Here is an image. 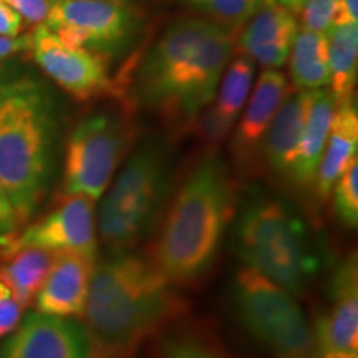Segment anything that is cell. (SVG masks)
<instances>
[{"mask_svg": "<svg viewBox=\"0 0 358 358\" xmlns=\"http://www.w3.org/2000/svg\"><path fill=\"white\" fill-rule=\"evenodd\" d=\"M289 90V78L280 70H264L259 75L231 141L232 158L241 173H249L261 159L264 138Z\"/></svg>", "mask_w": 358, "mask_h": 358, "instance_id": "obj_15", "label": "cell"}, {"mask_svg": "<svg viewBox=\"0 0 358 358\" xmlns=\"http://www.w3.org/2000/svg\"><path fill=\"white\" fill-rule=\"evenodd\" d=\"M290 80L294 90L329 88V35L299 30L289 55Z\"/></svg>", "mask_w": 358, "mask_h": 358, "instance_id": "obj_22", "label": "cell"}, {"mask_svg": "<svg viewBox=\"0 0 358 358\" xmlns=\"http://www.w3.org/2000/svg\"><path fill=\"white\" fill-rule=\"evenodd\" d=\"M45 27L62 42L108 58L138 30L136 13L116 0H53Z\"/></svg>", "mask_w": 358, "mask_h": 358, "instance_id": "obj_9", "label": "cell"}, {"mask_svg": "<svg viewBox=\"0 0 358 358\" xmlns=\"http://www.w3.org/2000/svg\"><path fill=\"white\" fill-rule=\"evenodd\" d=\"M34 248L47 252H77L96 261L98 227L95 201L87 196H65L47 216L20 234L0 241V254Z\"/></svg>", "mask_w": 358, "mask_h": 358, "instance_id": "obj_10", "label": "cell"}, {"mask_svg": "<svg viewBox=\"0 0 358 358\" xmlns=\"http://www.w3.org/2000/svg\"><path fill=\"white\" fill-rule=\"evenodd\" d=\"M134 355H115V353H103V352H95L93 350L92 358H133Z\"/></svg>", "mask_w": 358, "mask_h": 358, "instance_id": "obj_37", "label": "cell"}, {"mask_svg": "<svg viewBox=\"0 0 358 358\" xmlns=\"http://www.w3.org/2000/svg\"><path fill=\"white\" fill-rule=\"evenodd\" d=\"M29 50L43 73L75 100L100 98L113 88L108 58L64 43L45 25L30 34Z\"/></svg>", "mask_w": 358, "mask_h": 358, "instance_id": "obj_11", "label": "cell"}, {"mask_svg": "<svg viewBox=\"0 0 358 358\" xmlns=\"http://www.w3.org/2000/svg\"><path fill=\"white\" fill-rule=\"evenodd\" d=\"M30 34L20 35V37H2L0 35V60H6L17 53L29 50Z\"/></svg>", "mask_w": 358, "mask_h": 358, "instance_id": "obj_33", "label": "cell"}, {"mask_svg": "<svg viewBox=\"0 0 358 358\" xmlns=\"http://www.w3.org/2000/svg\"><path fill=\"white\" fill-rule=\"evenodd\" d=\"M334 213L343 226L357 229L358 226V158L348 164L332 187Z\"/></svg>", "mask_w": 358, "mask_h": 358, "instance_id": "obj_26", "label": "cell"}, {"mask_svg": "<svg viewBox=\"0 0 358 358\" xmlns=\"http://www.w3.org/2000/svg\"><path fill=\"white\" fill-rule=\"evenodd\" d=\"M275 2L280 3L282 7H285V8H287V10H290L295 17H297V13L301 12V8H302L303 2H306V0H275Z\"/></svg>", "mask_w": 358, "mask_h": 358, "instance_id": "obj_35", "label": "cell"}, {"mask_svg": "<svg viewBox=\"0 0 358 358\" xmlns=\"http://www.w3.org/2000/svg\"><path fill=\"white\" fill-rule=\"evenodd\" d=\"M254 71L256 64L244 55L227 64L216 96L201 118V133L206 141L217 145L234 128L252 90Z\"/></svg>", "mask_w": 358, "mask_h": 358, "instance_id": "obj_18", "label": "cell"}, {"mask_svg": "<svg viewBox=\"0 0 358 358\" xmlns=\"http://www.w3.org/2000/svg\"><path fill=\"white\" fill-rule=\"evenodd\" d=\"M236 34L214 25L189 58L164 85L153 110L176 120L191 122L211 105L231 62Z\"/></svg>", "mask_w": 358, "mask_h": 358, "instance_id": "obj_8", "label": "cell"}, {"mask_svg": "<svg viewBox=\"0 0 358 358\" xmlns=\"http://www.w3.org/2000/svg\"><path fill=\"white\" fill-rule=\"evenodd\" d=\"M55 106L30 75L0 78V185L20 222L29 221L50 185Z\"/></svg>", "mask_w": 358, "mask_h": 358, "instance_id": "obj_3", "label": "cell"}, {"mask_svg": "<svg viewBox=\"0 0 358 358\" xmlns=\"http://www.w3.org/2000/svg\"><path fill=\"white\" fill-rule=\"evenodd\" d=\"M129 145L131 129L118 115L96 111L85 116L66 141L64 194L103 198Z\"/></svg>", "mask_w": 358, "mask_h": 358, "instance_id": "obj_7", "label": "cell"}, {"mask_svg": "<svg viewBox=\"0 0 358 358\" xmlns=\"http://www.w3.org/2000/svg\"><path fill=\"white\" fill-rule=\"evenodd\" d=\"M358 25V0H338L332 27Z\"/></svg>", "mask_w": 358, "mask_h": 358, "instance_id": "obj_32", "label": "cell"}, {"mask_svg": "<svg viewBox=\"0 0 358 358\" xmlns=\"http://www.w3.org/2000/svg\"><path fill=\"white\" fill-rule=\"evenodd\" d=\"M24 19L25 25H43L53 0H3Z\"/></svg>", "mask_w": 358, "mask_h": 358, "instance_id": "obj_29", "label": "cell"}, {"mask_svg": "<svg viewBox=\"0 0 358 358\" xmlns=\"http://www.w3.org/2000/svg\"><path fill=\"white\" fill-rule=\"evenodd\" d=\"M171 189V156L166 145L148 141L129 156L127 166L101 201L98 234L110 250L133 249L158 226Z\"/></svg>", "mask_w": 358, "mask_h": 358, "instance_id": "obj_5", "label": "cell"}, {"mask_svg": "<svg viewBox=\"0 0 358 358\" xmlns=\"http://www.w3.org/2000/svg\"><path fill=\"white\" fill-rule=\"evenodd\" d=\"M161 358H227L219 348L194 335H171L161 342Z\"/></svg>", "mask_w": 358, "mask_h": 358, "instance_id": "obj_27", "label": "cell"}, {"mask_svg": "<svg viewBox=\"0 0 358 358\" xmlns=\"http://www.w3.org/2000/svg\"><path fill=\"white\" fill-rule=\"evenodd\" d=\"M232 244L244 267L302 297L329 262L320 237L287 201L252 192L234 219Z\"/></svg>", "mask_w": 358, "mask_h": 358, "instance_id": "obj_4", "label": "cell"}, {"mask_svg": "<svg viewBox=\"0 0 358 358\" xmlns=\"http://www.w3.org/2000/svg\"><path fill=\"white\" fill-rule=\"evenodd\" d=\"M95 262L77 252L53 254L48 274L35 295L37 312L65 319L83 317Z\"/></svg>", "mask_w": 358, "mask_h": 358, "instance_id": "obj_17", "label": "cell"}, {"mask_svg": "<svg viewBox=\"0 0 358 358\" xmlns=\"http://www.w3.org/2000/svg\"><path fill=\"white\" fill-rule=\"evenodd\" d=\"M0 280L12 290L13 299L25 308L42 287L53 254L42 249L24 248L0 254Z\"/></svg>", "mask_w": 358, "mask_h": 358, "instance_id": "obj_23", "label": "cell"}, {"mask_svg": "<svg viewBox=\"0 0 358 358\" xmlns=\"http://www.w3.org/2000/svg\"><path fill=\"white\" fill-rule=\"evenodd\" d=\"M232 306L245 332L277 358H308L315 348L312 325L297 297L249 267L232 279Z\"/></svg>", "mask_w": 358, "mask_h": 358, "instance_id": "obj_6", "label": "cell"}, {"mask_svg": "<svg viewBox=\"0 0 358 358\" xmlns=\"http://www.w3.org/2000/svg\"><path fill=\"white\" fill-rule=\"evenodd\" d=\"M181 2L203 13L206 20L237 34L266 0H181Z\"/></svg>", "mask_w": 358, "mask_h": 358, "instance_id": "obj_25", "label": "cell"}, {"mask_svg": "<svg viewBox=\"0 0 358 358\" xmlns=\"http://www.w3.org/2000/svg\"><path fill=\"white\" fill-rule=\"evenodd\" d=\"M19 224L20 219L17 216L15 208H13L6 189L0 185V241L15 234Z\"/></svg>", "mask_w": 358, "mask_h": 358, "instance_id": "obj_30", "label": "cell"}, {"mask_svg": "<svg viewBox=\"0 0 358 358\" xmlns=\"http://www.w3.org/2000/svg\"><path fill=\"white\" fill-rule=\"evenodd\" d=\"M338 0H306L297 13L299 27L312 32L327 34L332 29V22Z\"/></svg>", "mask_w": 358, "mask_h": 358, "instance_id": "obj_28", "label": "cell"}, {"mask_svg": "<svg viewBox=\"0 0 358 358\" xmlns=\"http://www.w3.org/2000/svg\"><path fill=\"white\" fill-rule=\"evenodd\" d=\"M335 101L329 88L312 90L310 106L301 140L290 166L287 179L297 189L313 187L324 148L329 138L330 123L335 113Z\"/></svg>", "mask_w": 358, "mask_h": 358, "instance_id": "obj_20", "label": "cell"}, {"mask_svg": "<svg viewBox=\"0 0 358 358\" xmlns=\"http://www.w3.org/2000/svg\"><path fill=\"white\" fill-rule=\"evenodd\" d=\"M13 297L12 290L8 289V285L6 284V282L0 280V301H6V299H10Z\"/></svg>", "mask_w": 358, "mask_h": 358, "instance_id": "obj_36", "label": "cell"}, {"mask_svg": "<svg viewBox=\"0 0 358 358\" xmlns=\"http://www.w3.org/2000/svg\"><path fill=\"white\" fill-rule=\"evenodd\" d=\"M181 308L174 285L153 259L120 249L95 262L83 317L93 350L134 355Z\"/></svg>", "mask_w": 358, "mask_h": 358, "instance_id": "obj_1", "label": "cell"}, {"mask_svg": "<svg viewBox=\"0 0 358 358\" xmlns=\"http://www.w3.org/2000/svg\"><path fill=\"white\" fill-rule=\"evenodd\" d=\"M308 358H358L357 353H343V352H319L315 350Z\"/></svg>", "mask_w": 358, "mask_h": 358, "instance_id": "obj_34", "label": "cell"}, {"mask_svg": "<svg viewBox=\"0 0 358 358\" xmlns=\"http://www.w3.org/2000/svg\"><path fill=\"white\" fill-rule=\"evenodd\" d=\"M93 343L82 322L30 312L6 340L0 358H92Z\"/></svg>", "mask_w": 358, "mask_h": 358, "instance_id": "obj_13", "label": "cell"}, {"mask_svg": "<svg viewBox=\"0 0 358 358\" xmlns=\"http://www.w3.org/2000/svg\"><path fill=\"white\" fill-rule=\"evenodd\" d=\"M116 2H127V0H116Z\"/></svg>", "mask_w": 358, "mask_h": 358, "instance_id": "obj_38", "label": "cell"}, {"mask_svg": "<svg viewBox=\"0 0 358 358\" xmlns=\"http://www.w3.org/2000/svg\"><path fill=\"white\" fill-rule=\"evenodd\" d=\"M236 214V187L227 164L208 153L187 174L155 245V264L173 285H192L214 267Z\"/></svg>", "mask_w": 358, "mask_h": 358, "instance_id": "obj_2", "label": "cell"}, {"mask_svg": "<svg viewBox=\"0 0 358 358\" xmlns=\"http://www.w3.org/2000/svg\"><path fill=\"white\" fill-rule=\"evenodd\" d=\"M329 35L330 85L335 106L353 103L358 71V25L332 27Z\"/></svg>", "mask_w": 358, "mask_h": 358, "instance_id": "obj_24", "label": "cell"}, {"mask_svg": "<svg viewBox=\"0 0 358 358\" xmlns=\"http://www.w3.org/2000/svg\"><path fill=\"white\" fill-rule=\"evenodd\" d=\"M358 150V111L355 103L337 106L332 123H330L329 138H327L324 155H322L319 169H317L313 192L319 199H327L332 187L348 164L357 158Z\"/></svg>", "mask_w": 358, "mask_h": 358, "instance_id": "obj_21", "label": "cell"}, {"mask_svg": "<svg viewBox=\"0 0 358 358\" xmlns=\"http://www.w3.org/2000/svg\"><path fill=\"white\" fill-rule=\"evenodd\" d=\"M22 307L15 299H6L0 301V338L12 334L20 324Z\"/></svg>", "mask_w": 358, "mask_h": 358, "instance_id": "obj_31", "label": "cell"}, {"mask_svg": "<svg viewBox=\"0 0 358 358\" xmlns=\"http://www.w3.org/2000/svg\"><path fill=\"white\" fill-rule=\"evenodd\" d=\"M299 27L297 17L275 0H266L237 35L239 55L248 57L264 70H279L287 64Z\"/></svg>", "mask_w": 358, "mask_h": 358, "instance_id": "obj_16", "label": "cell"}, {"mask_svg": "<svg viewBox=\"0 0 358 358\" xmlns=\"http://www.w3.org/2000/svg\"><path fill=\"white\" fill-rule=\"evenodd\" d=\"M214 25L216 24L203 17H187L173 22L161 37L156 38L143 57L134 80V95L141 105L153 108L168 80L208 37Z\"/></svg>", "mask_w": 358, "mask_h": 358, "instance_id": "obj_14", "label": "cell"}, {"mask_svg": "<svg viewBox=\"0 0 358 358\" xmlns=\"http://www.w3.org/2000/svg\"><path fill=\"white\" fill-rule=\"evenodd\" d=\"M319 352L357 353L358 350V262L348 254L330 274L327 307L317 313L312 327Z\"/></svg>", "mask_w": 358, "mask_h": 358, "instance_id": "obj_12", "label": "cell"}, {"mask_svg": "<svg viewBox=\"0 0 358 358\" xmlns=\"http://www.w3.org/2000/svg\"><path fill=\"white\" fill-rule=\"evenodd\" d=\"M312 90H292L272 120L264 138L261 158L277 176L287 179L310 106Z\"/></svg>", "mask_w": 358, "mask_h": 358, "instance_id": "obj_19", "label": "cell"}]
</instances>
